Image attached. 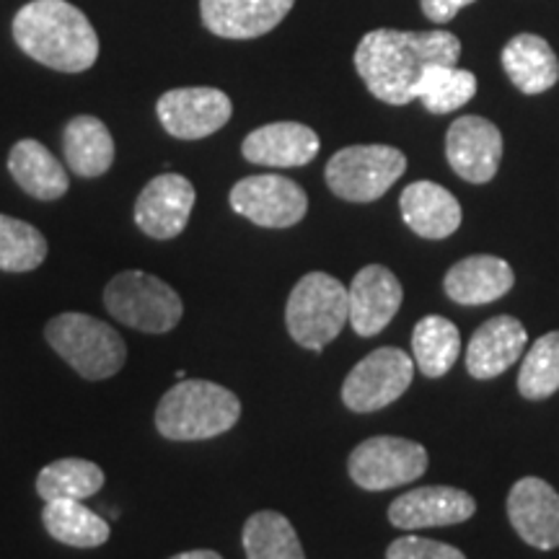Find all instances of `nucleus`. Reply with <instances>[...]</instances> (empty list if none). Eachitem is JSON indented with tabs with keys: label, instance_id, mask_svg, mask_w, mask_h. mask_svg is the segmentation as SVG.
Returning <instances> with one entry per match:
<instances>
[{
	"label": "nucleus",
	"instance_id": "obj_1",
	"mask_svg": "<svg viewBox=\"0 0 559 559\" xmlns=\"http://www.w3.org/2000/svg\"><path fill=\"white\" fill-rule=\"evenodd\" d=\"M459 55L461 41L451 32L376 29L360 39L355 68L376 99L404 107L415 99V86L425 70L456 66Z\"/></svg>",
	"mask_w": 559,
	"mask_h": 559
},
{
	"label": "nucleus",
	"instance_id": "obj_2",
	"mask_svg": "<svg viewBox=\"0 0 559 559\" xmlns=\"http://www.w3.org/2000/svg\"><path fill=\"white\" fill-rule=\"evenodd\" d=\"M13 39L41 66L83 73L99 58V37L86 13L68 0H32L13 19Z\"/></svg>",
	"mask_w": 559,
	"mask_h": 559
},
{
	"label": "nucleus",
	"instance_id": "obj_3",
	"mask_svg": "<svg viewBox=\"0 0 559 559\" xmlns=\"http://www.w3.org/2000/svg\"><path fill=\"white\" fill-rule=\"evenodd\" d=\"M241 402L213 381H179L160 396L156 430L166 440H207L239 423Z\"/></svg>",
	"mask_w": 559,
	"mask_h": 559
},
{
	"label": "nucleus",
	"instance_id": "obj_4",
	"mask_svg": "<svg viewBox=\"0 0 559 559\" xmlns=\"http://www.w3.org/2000/svg\"><path fill=\"white\" fill-rule=\"evenodd\" d=\"M45 337L55 353L88 381L111 379L128 360V347L120 332L88 313H60L45 326Z\"/></svg>",
	"mask_w": 559,
	"mask_h": 559
},
{
	"label": "nucleus",
	"instance_id": "obj_5",
	"mask_svg": "<svg viewBox=\"0 0 559 559\" xmlns=\"http://www.w3.org/2000/svg\"><path fill=\"white\" fill-rule=\"evenodd\" d=\"M349 321L347 288L326 272H309L293 288L285 306V324L300 347L321 353L340 337Z\"/></svg>",
	"mask_w": 559,
	"mask_h": 559
},
{
	"label": "nucleus",
	"instance_id": "obj_6",
	"mask_svg": "<svg viewBox=\"0 0 559 559\" xmlns=\"http://www.w3.org/2000/svg\"><path fill=\"white\" fill-rule=\"evenodd\" d=\"M104 306L117 321L148 334L171 332L185 313L179 293L143 270H124L111 277L104 290Z\"/></svg>",
	"mask_w": 559,
	"mask_h": 559
},
{
	"label": "nucleus",
	"instance_id": "obj_7",
	"mask_svg": "<svg viewBox=\"0 0 559 559\" xmlns=\"http://www.w3.org/2000/svg\"><path fill=\"white\" fill-rule=\"evenodd\" d=\"M407 169V158L391 145H349L326 164V185L347 202H373Z\"/></svg>",
	"mask_w": 559,
	"mask_h": 559
},
{
	"label": "nucleus",
	"instance_id": "obj_8",
	"mask_svg": "<svg viewBox=\"0 0 559 559\" xmlns=\"http://www.w3.org/2000/svg\"><path fill=\"white\" fill-rule=\"evenodd\" d=\"M347 472L353 481L370 492L402 487L428 472V451L415 440L376 436L349 453Z\"/></svg>",
	"mask_w": 559,
	"mask_h": 559
},
{
	"label": "nucleus",
	"instance_id": "obj_9",
	"mask_svg": "<svg viewBox=\"0 0 559 559\" xmlns=\"http://www.w3.org/2000/svg\"><path fill=\"white\" fill-rule=\"evenodd\" d=\"M415 362L400 347H379L349 370L342 383V402L347 409L376 412L396 402L409 389Z\"/></svg>",
	"mask_w": 559,
	"mask_h": 559
},
{
	"label": "nucleus",
	"instance_id": "obj_10",
	"mask_svg": "<svg viewBox=\"0 0 559 559\" xmlns=\"http://www.w3.org/2000/svg\"><path fill=\"white\" fill-rule=\"evenodd\" d=\"M230 207L262 228H290L304 221L309 198L304 187L277 174H257L236 181Z\"/></svg>",
	"mask_w": 559,
	"mask_h": 559
},
{
	"label": "nucleus",
	"instance_id": "obj_11",
	"mask_svg": "<svg viewBox=\"0 0 559 559\" xmlns=\"http://www.w3.org/2000/svg\"><path fill=\"white\" fill-rule=\"evenodd\" d=\"M158 120L169 135L202 140L218 132L234 115V104L221 88L192 86L166 91L156 104Z\"/></svg>",
	"mask_w": 559,
	"mask_h": 559
},
{
	"label": "nucleus",
	"instance_id": "obj_12",
	"mask_svg": "<svg viewBox=\"0 0 559 559\" xmlns=\"http://www.w3.org/2000/svg\"><path fill=\"white\" fill-rule=\"evenodd\" d=\"M194 207V187L181 174H160L138 194L135 223L145 236L169 241L190 223Z\"/></svg>",
	"mask_w": 559,
	"mask_h": 559
},
{
	"label": "nucleus",
	"instance_id": "obj_13",
	"mask_svg": "<svg viewBox=\"0 0 559 559\" xmlns=\"http://www.w3.org/2000/svg\"><path fill=\"white\" fill-rule=\"evenodd\" d=\"M445 156L451 169L472 185H487L498 174L502 158V135L498 124L485 117H459L445 135Z\"/></svg>",
	"mask_w": 559,
	"mask_h": 559
},
{
	"label": "nucleus",
	"instance_id": "obj_14",
	"mask_svg": "<svg viewBox=\"0 0 559 559\" xmlns=\"http://www.w3.org/2000/svg\"><path fill=\"white\" fill-rule=\"evenodd\" d=\"M508 519L531 547L549 551L559 547V495L539 477H523L510 487Z\"/></svg>",
	"mask_w": 559,
	"mask_h": 559
},
{
	"label": "nucleus",
	"instance_id": "obj_15",
	"mask_svg": "<svg viewBox=\"0 0 559 559\" xmlns=\"http://www.w3.org/2000/svg\"><path fill=\"white\" fill-rule=\"evenodd\" d=\"M402 283L383 264H368L347 288L349 324L360 337H376L386 330L402 306Z\"/></svg>",
	"mask_w": 559,
	"mask_h": 559
},
{
	"label": "nucleus",
	"instance_id": "obj_16",
	"mask_svg": "<svg viewBox=\"0 0 559 559\" xmlns=\"http://www.w3.org/2000/svg\"><path fill=\"white\" fill-rule=\"evenodd\" d=\"M477 513V500L456 487H417L391 502L389 521L396 528H438L469 521Z\"/></svg>",
	"mask_w": 559,
	"mask_h": 559
},
{
	"label": "nucleus",
	"instance_id": "obj_17",
	"mask_svg": "<svg viewBox=\"0 0 559 559\" xmlns=\"http://www.w3.org/2000/svg\"><path fill=\"white\" fill-rule=\"evenodd\" d=\"M296 0H200L202 21L215 37L254 39L275 29Z\"/></svg>",
	"mask_w": 559,
	"mask_h": 559
},
{
	"label": "nucleus",
	"instance_id": "obj_18",
	"mask_svg": "<svg viewBox=\"0 0 559 559\" xmlns=\"http://www.w3.org/2000/svg\"><path fill=\"white\" fill-rule=\"evenodd\" d=\"M319 135L309 124L272 122L249 132L241 153L251 164L275 166V169H296L317 158Z\"/></svg>",
	"mask_w": 559,
	"mask_h": 559
},
{
	"label": "nucleus",
	"instance_id": "obj_19",
	"mask_svg": "<svg viewBox=\"0 0 559 559\" xmlns=\"http://www.w3.org/2000/svg\"><path fill=\"white\" fill-rule=\"evenodd\" d=\"M526 342V326L515 317L489 319L474 332L466 347V370L479 381L498 379L513 362H519Z\"/></svg>",
	"mask_w": 559,
	"mask_h": 559
},
{
	"label": "nucleus",
	"instance_id": "obj_20",
	"mask_svg": "<svg viewBox=\"0 0 559 559\" xmlns=\"http://www.w3.org/2000/svg\"><path fill=\"white\" fill-rule=\"evenodd\" d=\"M513 267L506 260L489 254H474L456 262L445 272L443 288L445 296L461 306H481L506 296L513 288Z\"/></svg>",
	"mask_w": 559,
	"mask_h": 559
},
{
	"label": "nucleus",
	"instance_id": "obj_21",
	"mask_svg": "<svg viewBox=\"0 0 559 559\" xmlns=\"http://www.w3.org/2000/svg\"><path fill=\"white\" fill-rule=\"evenodd\" d=\"M402 218L423 239H449L461 226V205L436 181H412L400 198Z\"/></svg>",
	"mask_w": 559,
	"mask_h": 559
},
{
	"label": "nucleus",
	"instance_id": "obj_22",
	"mask_svg": "<svg viewBox=\"0 0 559 559\" xmlns=\"http://www.w3.org/2000/svg\"><path fill=\"white\" fill-rule=\"evenodd\" d=\"M502 68L510 83L534 96L549 91L559 81V60L547 39L536 34H519L502 47Z\"/></svg>",
	"mask_w": 559,
	"mask_h": 559
},
{
	"label": "nucleus",
	"instance_id": "obj_23",
	"mask_svg": "<svg viewBox=\"0 0 559 559\" xmlns=\"http://www.w3.org/2000/svg\"><path fill=\"white\" fill-rule=\"evenodd\" d=\"M9 171L32 198L52 202L68 192L70 179L60 160L39 140H19L9 153Z\"/></svg>",
	"mask_w": 559,
	"mask_h": 559
},
{
	"label": "nucleus",
	"instance_id": "obj_24",
	"mask_svg": "<svg viewBox=\"0 0 559 559\" xmlns=\"http://www.w3.org/2000/svg\"><path fill=\"white\" fill-rule=\"evenodd\" d=\"M62 148H66L70 171L79 177H102L115 164V138L107 124L96 117H73L62 132Z\"/></svg>",
	"mask_w": 559,
	"mask_h": 559
},
{
	"label": "nucleus",
	"instance_id": "obj_25",
	"mask_svg": "<svg viewBox=\"0 0 559 559\" xmlns=\"http://www.w3.org/2000/svg\"><path fill=\"white\" fill-rule=\"evenodd\" d=\"M41 523L55 542L75 549H96L109 539V523L81 500H50L41 510Z\"/></svg>",
	"mask_w": 559,
	"mask_h": 559
},
{
	"label": "nucleus",
	"instance_id": "obj_26",
	"mask_svg": "<svg viewBox=\"0 0 559 559\" xmlns=\"http://www.w3.org/2000/svg\"><path fill=\"white\" fill-rule=\"evenodd\" d=\"M412 353L417 368L428 379H440L456 366L461 355L459 326L445 317H423L412 332Z\"/></svg>",
	"mask_w": 559,
	"mask_h": 559
},
{
	"label": "nucleus",
	"instance_id": "obj_27",
	"mask_svg": "<svg viewBox=\"0 0 559 559\" xmlns=\"http://www.w3.org/2000/svg\"><path fill=\"white\" fill-rule=\"evenodd\" d=\"M247 559H306L293 523L275 510H260L243 523Z\"/></svg>",
	"mask_w": 559,
	"mask_h": 559
},
{
	"label": "nucleus",
	"instance_id": "obj_28",
	"mask_svg": "<svg viewBox=\"0 0 559 559\" xmlns=\"http://www.w3.org/2000/svg\"><path fill=\"white\" fill-rule=\"evenodd\" d=\"M104 472L86 459H58L47 464L37 477V492L50 500H86L104 487Z\"/></svg>",
	"mask_w": 559,
	"mask_h": 559
},
{
	"label": "nucleus",
	"instance_id": "obj_29",
	"mask_svg": "<svg viewBox=\"0 0 559 559\" xmlns=\"http://www.w3.org/2000/svg\"><path fill=\"white\" fill-rule=\"evenodd\" d=\"M477 94V75L456 66H432L419 75L415 99L432 115H449L469 104Z\"/></svg>",
	"mask_w": 559,
	"mask_h": 559
},
{
	"label": "nucleus",
	"instance_id": "obj_30",
	"mask_svg": "<svg viewBox=\"0 0 559 559\" xmlns=\"http://www.w3.org/2000/svg\"><path fill=\"white\" fill-rule=\"evenodd\" d=\"M47 260V239L32 223L0 215V270L32 272Z\"/></svg>",
	"mask_w": 559,
	"mask_h": 559
},
{
	"label": "nucleus",
	"instance_id": "obj_31",
	"mask_svg": "<svg viewBox=\"0 0 559 559\" xmlns=\"http://www.w3.org/2000/svg\"><path fill=\"white\" fill-rule=\"evenodd\" d=\"M519 391L526 400H549L559 391V332L544 334L531 345L519 373Z\"/></svg>",
	"mask_w": 559,
	"mask_h": 559
},
{
	"label": "nucleus",
	"instance_id": "obj_32",
	"mask_svg": "<svg viewBox=\"0 0 559 559\" xmlns=\"http://www.w3.org/2000/svg\"><path fill=\"white\" fill-rule=\"evenodd\" d=\"M386 559H466L464 551L423 536H402L386 549Z\"/></svg>",
	"mask_w": 559,
	"mask_h": 559
},
{
	"label": "nucleus",
	"instance_id": "obj_33",
	"mask_svg": "<svg viewBox=\"0 0 559 559\" xmlns=\"http://www.w3.org/2000/svg\"><path fill=\"white\" fill-rule=\"evenodd\" d=\"M472 3L474 0H419L425 16L436 21V24H449L461 9H466Z\"/></svg>",
	"mask_w": 559,
	"mask_h": 559
},
{
	"label": "nucleus",
	"instance_id": "obj_34",
	"mask_svg": "<svg viewBox=\"0 0 559 559\" xmlns=\"http://www.w3.org/2000/svg\"><path fill=\"white\" fill-rule=\"evenodd\" d=\"M171 559H223V557L213 549H194V551H181V555H174Z\"/></svg>",
	"mask_w": 559,
	"mask_h": 559
}]
</instances>
